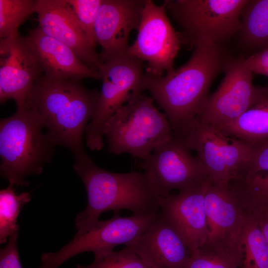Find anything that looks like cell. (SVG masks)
<instances>
[{"mask_svg":"<svg viewBox=\"0 0 268 268\" xmlns=\"http://www.w3.org/2000/svg\"><path fill=\"white\" fill-rule=\"evenodd\" d=\"M91 45L97 44L94 25L102 0H67Z\"/></svg>","mask_w":268,"mask_h":268,"instance_id":"83f0119b","label":"cell"},{"mask_svg":"<svg viewBox=\"0 0 268 268\" xmlns=\"http://www.w3.org/2000/svg\"><path fill=\"white\" fill-rule=\"evenodd\" d=\"M241 243L243 259L240 268H268V243L249 210L242 234Z\"/></svg>","mask_w":268,"mask_h":268,"instance_id":"7402d4cb","label":"cell"},{"mask_svg":"<svg viewBox=\"0 0 268 268\" xmlns=\"http://www.w3.org/2000/svg\"><path fill=\"white\" fill-rule=\"evenodd\" d=\"M31 201L29 192L17 195L13 186L0 191V243L7 242V239L18 232L19 226L17 224L21 209Z\"/></svg>","mask_w":268,"mask_h":268,"instance_id":"603a6c76","label":"cell"},{"mask_svg":"<svg viewBox=\"0 0 268 268\" xmlns=\"http://www.w3.org/2000/svg\"><path fill=\"white\" fill-rule=\"evenodd\" d=\"M265 171H268V138L251 147L249 159L241 179Z\"/></svg>","mask_w":268,"mask_h":268,"instance_id":"f1b7e54d","label":"cell"},{"mask_svg":"<svg viewBox=\"0 0 268 268\" xmlns=\"http://www.w3.org/2000/svg\"><path fill=\"white\" fill-rule=\"evenodd\" d=\"M232 182L243 203H268V174L260 172Z\"/></svg>","mask_w":268,"mask_h":268,"instance_id":"4316f807","label":"cell"},{"mask_svg":"<svg viewBox=\"0 0 268 268\" xmlns=\"http://www.w3.org/2000/svg\"><path fill=\"white\" fill-rule=\"evenodd\" d=\"M159 213L123 217L119 211L114 212L110 219L99 220L85 233L74 236L58 252L43 253L39 268H58L68 259L85 252L93 253L96 258L113 251L120 245L129 247L146 231Z\"/></svg>","mask_w":268,"mask_h":268,"instance_id":"ba28073f","label":"cell"},{"mask_svg":"<svg viewBox=\"0 0 268 268\" xmlns=\"http://www.w3.org/2000/svg\"><path fill=\"white\" fill-rule=\"evenodd\" d=\"M180 46V39L166 13V3L156 5L145 0L137 35L128 51L146 62L145 72L163 75L174 70V60Z\"/></svg>","mask_w":268,"mask_h":268,"instance_id":"4fadbf2b","label":"cell"},{"mask_svg":"<svg viewBox=\"0 0 268 268\" xmlns=\"http://www.w3.org/2000/svg\"><path fill=\"white\" fill-rule=\"evenodd\" d=\"M73 169L82 181L87 196L86 207L75 219V236L88 230L107 211L127 209L136 215L160 212V197L143 172L108 171L96 165L85 151L74 156Z\"/></svg>","mask_w":268,"mask_h":268,"instance_id":"7a4b0ae2","label":"cell"},{"mask_svg":"<svg viewBox=\"0 0 268 268\" xmlns=\"http://www.w3.org/2000/svg\"><path fill=\"white\" fill-rule=\"evenodd\" d=\"M223 72V79L208 97L196 120L217 130L236 120L267 91V87L254 86L253 73L246 66L244 58H231Z\"/></svg>","mask_w":268,"mask_h":268,"instance_id":"30bf717a","label":"cell"},{"mask_svg":"<svg viewBox=\"0 0 268 268\" xmlns=\"http://www.w3.org/2000/svg\"><path fill=\"white\" fill-rule=\"evenodd\" d=\"M127 247L150 268H186L191 254L183 235L160 211L146 231Z\"/></svg>","mask_w":268,"mask_h":268,"instance_id":"2e32d148","label":"cell"},{"mask_svg":"<svg viewBox=\"0 0 268 268\" xmlns=\"http://www.w3.org/2000/svg\"><path fill=\"white\" fill-rule=\"evenodd\" d=\"M204 166L209 182L226 184L242 177L251 147L219 130L198 122L183 139Z\"/></svg>","mask_w":268,"mask_h":268,"instance_id":"7c38bea8","label":"cell"},{"mask_svg":"<svg viewBox=\"0 0 268 268\" xmlns=\"http://www.w3.org/2000/svg\"><path fill=\"white\" fill-rule=\"evenodd\" d=\"M243 204L256 219L268 243V203L248 202Z\"/></svg>","mask_w":268,"mask_h":268,"instance_id":"4dcf8cb0","label":"cell"},{"mask_svg":"<svg viewBox=\"0 0 268 268\" xmlns=\"http://www.w3.org/2000/svg\"><path fill=\"white\" fill-rule=\"evenodd\" d=\"M249 0H165L184 39L223 46L240 27L242 11Z\"/></svg>","mask_w":268,"mask_h":268,"instance_id":"52a82bcc","label":"cell"},{"mask_svg":"<svg viewBox=\"0 0 268 268\" xmlns=\"http://www.w3.org/2000/svg\"><path fill=\"white\" fill-rule=\"evenodd\" d=\"M97 69L102 80L96 110L85 129L86 145L91 150L103 145L105 126L109 118L132 97L144 90L143 62L127 51L99 62Z\"/></svg>","mask_w":268,"mask_h":268,"instance_id":"8992f818","label":"cell"},{"mask_svg":"<svg viewBox=\"0 0 268 268\" xmlns=\"http://www.w3.org/2000/svg\"><path fill=\"white\" fill-rule=\"evenodd\" d=\"M35 12L38 27L44 33L67 46L84 64L97 69L99 55L67 0H37Z\"/></svg>","mask_w":268,"mask_h":268,"instance_id":"e0dca14e","label":"cell"},{"mask_svg":"<svg viewBox=\"0 0 268 268\" xmlns=\"http://www.w3.org/2000/svg\"><path fill=\"white\" fill-rule=\"evenodd\" d=\"M208 236L201 247L243 259L241 236L248 214L232 182H208L204 197Z\"/></svg>","mask_w":268,"mask_h":268,"instance_id":"8fae6325","label":"cell"},{"mask_svg":"<svg viewBox=\"0 0 268 268\" xmlns=\"http://www.w3.org/2000/svg\"><path fill=\"white\" fill-rule=\"evenodd\" d=\"M191 151L183 139L172 135L142 160L139 167L158 197L209 181L204 166Z\"/></svg>","mask_w":268,"mask_h":268,"instance_id":"9c48e42d","label":"cell"},{"mask_svg":"<svg viewBox=\"0 0 268 268\" xmlns=\"http://www.w3.org/2000/svg\"><path fill=\"white\" fill-rule=\"evenodd\" d=\"M249 147L268 138V87L263 97L238 118L218 130Z\"/></svg>","mask_w":268,"mask_h":268,"instance_id":"ffe728a7","label":"cell"},{"mask_svg":"<svg viewBox=\"0 0 268 268\" xmlns=\"http://www.w3.org/2000/svg\"><path fill=\"white\" fill-rule=\"evenodd\" d=\"M254 73L264 75L268 77V67L258 69Z\"/></svg>","mask_w":268,"mask_h":268,"instance_id":"d6a6232c","label":"cell"},{"mask_svg":"<svg viewBox=\"0 0 268 268\" xmlns=\"http://www.w3.org/2000/svg\"><path fill=\"white\" fill-rule=\"evenodd\" d=\"M242 262L229 253L201 247L191 253L186 268H240Z\"/></svg>","mask_w":268,"mask_h":268,"instance_id":"d4e9b609","label":"cell"},{"mask_svg":"<svg viewBox=\"0 0 268 268\" xmlns=\"http://www.w3.org/2000/svg\"><path fill=\"white\" fill-rule=\"evenodd\" d=\"M37 0H0V39L19 34L20 25L35 12Z\"/></svg>","mask_w":268,"mask_h":268,"instance_id":"cb8c5ba5","label":"cell"},{"mask_svg":"<svg viewBox=\"0 0 268 268\" xmlns=\"http://www.w3.org/2000/svg\"><path fill=\"white\" fill-rule=\"evenodd\" d=\"M237 34L242 45L250 50L258 52L268 48V0H249Z\"/></svg>","mask_w":268,"mask_h":268,"instance_id":"44dd1931","label":"cell"},{"mask_svg":"<svg viewBox=\"0 0 268 268\" xmlns=\"http://www.w3.org/2000/svg\"><path fill=\"white\" fill-rule=\"evenodd\" d=\"M183 65L163 75L145 72L143 87L164 111L172 135L182 139L191 133L205 105L210 86L231 58L223 46L195 44Z\"/></svg>","mask_w":268,"mask_h":268,"instance_id":"6da1fadb","label":"cell"},{"mask_svg":"<svg viewBox=\"0 0 268 268\" xmlns=\"http://www.w3.org/2000/svg\"><path fill=\"white\" fill-rule=\"evenodd\" d=\"M99 93L85 87L80 79L43 74L37 80L31 102L55 146L67 148L74 156L85 151L83 135L94 114Z\"/></svg>","mask_w":268,"mask_h":268,"instance_id":"3957f363","label":"cell"},{"mask_svg":"<svg viewBox=\"0 0 268 268\" xmlns=\"http://www.w3.org/2000/svg\"><path fill=\"white\" fill-rule=\"evenodd\" d=\"M152 97L141 93L130 99L109 118L104 130L109 152L124 153L143 159L172 136L165 114L153 105Z\"/></svg>","mask_w":268,"mask_h":268,"instance_id":"5b68a950","label":"cell"},{"mask_svg":"<svg viewBox=\"0 0 268 268\" xmlns=\"http://www.w3.org/2000/svg\"><path fill=\"white\" fill-rule=\"evenodd\" d=\"M25 38L45 76L58 79H100L96 68L86 65L69 47L47 35L38 27L30 30Z\"/></svg>","mask_w":268,"mask_h":268,"instance_id":"d6986e66","label":"cell"},{"mask_svg":"<svg viewBox=\"0 0 268 268\" xmlns=\"http://www.w3.org/2000/svg\"><path fill=\"white\" fill-rule=\"evenodd\" d=\"M245 63L253 73L258 69L268 67V48L245 58Z\"/></svg>","mask_w":268,"mask_h":268,"instance_id":"1f68e13d","label":"cell"},{"mask_svg":"<svg viewBox=\"0 0 268 268\" xmlns=\"http://www.w3.org/2000/svg\"><path fill=\"white\" fill-rule=\"evenodd\" d=\"M42 121L30 102L0 121V174L9 185L27 186L25 178L42 173L55 154V145L43 132Z\"/></svg>","mask_w":268,"mask_h":268,"instance_id":"277c9868","label":"cell"},{"mask_svg":"<svg viewBox=\"0 0 268 268\" xmlns=\"http://www.w3.org/2000/svg\"><path fill=\"white\" fill-rule=\"evenodd\" d=\"M208 182L179 191L177 194L159 198L160 211L183 235L190 253L201 247L208 238L204 197Z\"/></svg>","mask_w":268,"mask_h":268,"instance_id":"ac0fdd59","label":"cell"},{"mask_svg":"<svg viewBox=\"0 0 268 268\" xmlns=\"http://www.w3.org/2000/svg\"><path fill=\"white\" fill-rule=\"evenodd\" d=\"M43 74L25 36L0 39V102L15 101L16 107L31 101L34 86Z\"/></svg>","mask_w":268,"mask_h":268,"instance_id":"5bb4252c","label":"cell"},{"mask_svg":"<svg viewBox=\"0 0 268 268\" xmlns=\"http://www.w3.org/2000/svg\"><path fill=\"white\" fill-rule=\"evenodd\" d=\"M76 268H150L130 248L114 251L94 258L89 265H78Z\"/></svg>","mask_w":268,"mask_h":268,"instance_id":"484cf974","label":"cell"},{"mask_svg":"<svg viewBox=\"0 0 268 268\" xmlns=\"http://www.w3.org/2000/svg\"><path fill=\"white\" fill-rule=\"evenodd\" d=\"M18 232L8 238L6 245L0 250V268H22L17 246Z\"/></svg>","mask_w":268,"mask_h":268,"instance_id":"f546056e","label":"cell"},{"mask_svg":"<svg viewBox=\"0 0 268 268\" xmlns=\"http://www.w3.org/2000/svg\"><path fill=\"white\" fill-rule=\"evenodd\" d=\"M145 0H102L94 25L99 62L127 51L131 32L140 23Z\"/></svg>","mask_w":268,"mask_h":268,"instance_id":"9a60e30c","label":"cell"}]
</instances>
